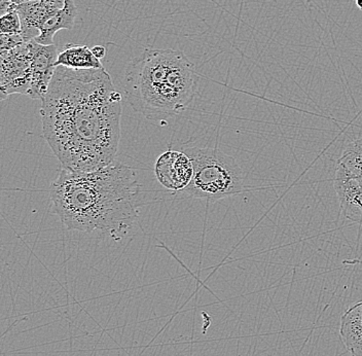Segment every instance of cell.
<instances>
[{
    "instance_id": "5b68a950",
    "label": "cell",
    "mask_w": 362,
    "mask_h": 356,
    "mask_svg": "<svg viewBox=\"0 0 362 356\" xmlns=\"http://www.w3.org/2000/svg\"><path fill=\"white\" fill-rule=\"evenodd\" d=\"M0 89L2 99L13 94L27 95L31 84V42L0 53Z\"/></svg>"
},
{
    "instance_id": "5bb4252c",
    "label": "cell",
    "mask_w": 362,
    "mask_h": 356,
    "mask_svg": "<svg viewBox=\"0 0 362 356\" xmlns=\"http://www.w3.org/2000/svg\"><path fill=\"white\" fill-rule=\"evenodd\" d=\"M0 33L4 34H21L22 23L17 11H10L0 18Z\"/></svg>"
},
{
    "instance_id": "8992f818",
    "label": "cell",
    "mask_w": 362,
    "mask_h": 356,
    "mask_svg": "<svg viewBox=\"0 0 362 356\" xmlns=\"http://www.w3.org/2000/svg\"><path fill=\"white\" fill-rule=\"evenodd\" d=\"M155 174L163 187L178 194L191 183L194 165L185 151L169 149L156 161Z\"/></svg>"
},
{
    "instance_id": "ba28073f",
    "label": "cell",
    "mask_w": 362,
    "mask_h": 356,
    "mask_svg": "<svg viewBox=\"0 0 362 356\" xmlns=\"http://www.w3.org/2000/svg\"><path fill=\"white\" fill-rule=\"evenodd\" d=\"M65 0H27L17 6L22 23V36L25 42H33L40 35L45 22L64 6Z\"/></svg>"
},
{
    "instance_id": "e0dca14e",
    "label": "cell",
    "mask_w": 362,
    "mask_h": 356,
    "mask_svg": "<svg viewBox=\"0 0 362 356\" xmlns=\"http://www.w3.org/2000/svg\"><path fill=\"white\" fill-rule=\"evenodd\" d=\"M357 6H358L359 10L362 11V0H356Z\"/></svg>"
},
{
    "instance_id": "ac0fdd59",
    "label": "cell",
    "mask_w": 362,
    "mask_h": 356,
    "mask_svg": "<svg viewBox=\"0 0 362 356\" xmlns=\"http://www.w3.org/2000/svg\"><path fill=\"white\" fill-rule=\"evenodd\" d=\"M15 1L17 2V4H20V2L27 1V0H15Z\"/></svg>"
},
{
    "instance_id": "30bf717a",
    "label": "cell",
    "mask_w": 362,
    "mask_h": 356,
    "mask_svg": "<svg viewBox=\"0 0 362 356\" xmlns=\"http://www.w3.org/2000/svg\"><path fill=\"white\" fill-rule=\"evenodd\" d=\"M339 337L351 356H362V301L341 317Z\"/></svg>"
},
{
    "instance_id": "8fae6325",
    "label": "cell",
    "mask_w": 362,
    "mask_h": 356,
    "mask_svg": "<svg viewBox=\"0 0 362 356\" xmlns=\"http://www.w3.org/2000/svg\"><path fill=\"white\" fill-rule=\"evenodd\" d=\"M78 16L74 0H65L64 6L49 18L40 27V35L35 38L37 44L42 45H54V36L60 30H71Z\"/></svg>"
},
{
    "instance_id": "3957f363",
    "label": "cell",
    "mask_w": 362,
    "mask_h": 356,
    "mask_svg": "<svg viewBox=\"0 0 362 356\" xmlns=\"http://www.w3.org/2000/svg\"><path fill=\"white\" fill-rule=\"evenodd\" d=\"M198 74L185 53L146 49L126 68L124 95L134 112L149 121L180 115L194 101Z\"/></svg>"
},
{
    "instance_id": "2e32d148",
    "label": "cell",
    "mask_w": 362,
    "mask_h": 356,
    "mask_svg": "<svg viewBox=\"0 0 362 356\" xmlns=\"http://www.w3.org/2000/svg\"><path fill=\"white\" fill-rule=\"evenodd\" d=\"M90 50H92L93 55L96 57L97 59H99V60L103 59L106 53H107L105 47H103V45H95V47H93Z\"/></svg>"
},
{
    "instance_id": "9c48e42d",
    "label": "cell",
    "mask_w": 362,
    "mask_h": 356,
    "mask_svg": "<svg viewBox=\"0 0 362 356\" xmlns=\"http://www.w3.org/2000/svg\"><path fill=\"white\" fill-rule=\"evenodd\" d=\"M334 187L341 213L362 226V183L337 169Z\"/></svg>"
},
{
    "instance_id": "4fadbf2b",
    "label": "cell",
    "mask_w": 362,
    "mask_h": 356,
    "mask_svg": "<svg viewBox=\"0 0 362 356\" xmlns=\"http://www.w3.org/2000/svg\"><path fill=\"white\" fill-rule=\"evenodd\" d=\"M337 169L362 183V137L346 147L339 159Z\"/></svg>"
},
{
    "instance_id": "6da1fadb",
    "label": "cell",
    "mask_w": 362,
    "mask_h": 356,
    "mask_svg": "<svg viewBox=\"0 0 362 356\" xmlns=\"http://www.w3.org/2000/svg\"><path fill=\"white\" fill-rule=\"evenodd\" d=\"M123 96L101 69L56 68L42 99V135L62 169L90 172L115 162Z\"/></svg>"
},
{
    "instance_id": "7c38bea8",
    "label": "cell",
    "mask_w": 362,
    "mask_h": 356,
    "mask_svg": "<svg viewBox=\"0 0 362 356\" xmlns=\"http://www.w3.org/2000/svg\"><path fill=\"white\" fill-rule=\"evenodd\" d=\"M56 67H64L71 69H101L104 68L101 61L93 55L88 45L68 44L59 53Z\"/></svg>"
},
{
    "instance_id": "277c9868",
    "label": "cell",
    "mask_w": 362,
    "mask_h": 356,
    "mask_svg": "<svg viewBox=\"0 0 362 356\" xmlns=\"http://www.w3.org/2000/svg\"><path fill=\"white\" fill-rule=\"evenodd\" d=\"M185 153L194 165V176L187 189L178 194L217 202L245 190V173L236 159L216 147H191Z\"/></svg>"
},
{
    "instance_id": "7a4b0ae2",
    "label": "cell",
    "mask_w": 362,
    "mask_h": 356,
    "mask_svg": "<svg viewBox=\"0 0 362 356\" xmlns=\"http://www.w3.org/2000/svg\"><path fill=\"white\" fill-rule=\"evenodd\" d=\"M49 195L67 230L101 232L119 241L139 217L141 185L133 168L115 161L90 172L61 169Z\"/></svg>"
},
{
    "instance_id": "52a82bcc",
    "label": "cell",
    "mask_w": 362,
    "mask_h": 356,
    "mask_svg": "<svg viewBox=\"0 0 362 356\" xmlns=\"http://www.w3.org/2000/svg\"><path fill=\"white\" fill-rule=\"evenodd\" d=\"M31 53V84L27 95L35 101H42L55 74L58 49L55 45H42L33 40Z\"/></svg>"
},
{
    "instance_id": "9a60e30c",
    "label": "cell",
    "mask_w": 362,
    "mask_h": 356,
    "mask_svg": "<svg viewBox=\"0 0 362 356\" xmlns=\"http://www.w3.org/2000/svg\"><path fill=\"white\" fill-rule=\"evenodd\" d=\"M0 53L4 52L11 51L16 47H20L25 44V40L23 38L22 34H4L0 35Z\"/></svg>"
}]
</instances>
